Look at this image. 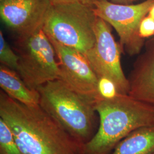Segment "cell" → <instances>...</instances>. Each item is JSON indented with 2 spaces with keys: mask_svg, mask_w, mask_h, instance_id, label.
<instances>
[{
  "mask_svg": "<svg viewBox=\"0 0 154 154\" xmlns=\"http://www.w3.org/2000/svg\"><path fill=\"white\" fill-rule=\"evenodd\" d=\"M0 118L25 154H81V146L41 107L28 106L0 92Z\"/></svg>",
  "mask_w": 154,
  "mask_h": 154,
  "instance_id": "1",
  "label": "cell"
},
{
  "mask_svg": "<svg viewBox=\"0 0 154 154\" xmlns=\"http://www.w3.org/2000/svg\"><path fill=\"white\" fill-rule=\"evenodd\" d=\"M95 109L99 116L97 131L82 144L81 154H109L123 139L135 130L154 126V107L119 94L109 99H98Z\"/></svg>",
  "mask_w": 154,
  "mask_h": 154,
  "instance_id": "2",
  "label": "cell"
},
{
  "mask_svg": "<svg viewBox=\"0 0 154 154\" xmlns=\"http://www.w3.org/2000/svg\"><path fill=\"white\" fill-rule=\"evenodd\" d=\"M39 106L81 145L93 137L95 124V102L78 93L60 79L37 88Z\"/></svg>",
  "mask_w": 154,
  "mask_h": 154,
  "instance_id": "3",
  "label": "cell"
},
{
  "mask_svg": "<svg viewBox=\"0 0 154 154\" xmlns=\"http://www.w3.org/2000/svg\"><path fill=\"white\" fill-rule=\"evenodd\" d=\"M97 18L92 5L51 4L42 29L49 38L85 54L95 44Z\"/></svg>",
  "mask_w": 154,
  "mask_h": 154,
  "instance_id": "4",
  "label": "cell"
},
{
  "mask_svg": "<svg viewBox=\"0 0 154 154\" xmlns=\"http://www.w3.org/2000/svg\"><path fill=\"white\" fill-rule=\"evenodd\" d=\"M16 51L19 61L16 72L29 88H37L59 79L60 70L55 49L42 28L18 36Z\"/></svg>",
  "mask_w": 154,
  "mask_h": 154,
  "instance_id": "5",
  "label": "cell"
},
{
  "mask_svg": "<svg viewBox=\"0 0 154 154\" xmlns=\"http://www.w3.org/2000/svg\"><path fill=\"white\" fill-rule=\"evenodd\" d=\"M154 0H144L137 4H120L108 0H95L96 15L113 27L120 39V44L130 55L139 54L144 39L140 36V22L149 14Z\"/></svg>",
  "mask_w": 154,
  "mask_h": 154,
  "instance_id": "6",
  "label": "cell"
},
{
  "mask_svg": "<svg viewBox=\"0 0 154 154\" xmlns=\"http://www.w3.org/2000/svg\"><path fill=\"white\" fill-rule=\"evenodd\" d=\"M95 32V44L85 55L97 77L109 78L119 94L128 95L130 86L122 67L121 45L116 42L110 25L98 17Z\"/></svg>",
  "mask_w": 154,
  "mask_h": 154,
  "instance_id": "7",
  "label": "cell"
},
{
  "mask_svg": "<svg viewBox=\"0 0 154 154\" xmlns=\"http://www.w3.org/2000/svg\"><path fill=\"white\" fill-rule=\"evenodd\" d=\"M49 39L58 59L59 79L78 93L95 102L98 99V77L86 57L76 50Z\"/></svg>",
  "mask_w": 154,
  "mask_h": 154,
  "instance_id": "8",
  "label": "cell"
},
{
  "mask_svg": "<svg viewBox=\"0 0 154 154\" xmlns=\"http://www.w3.org/2000/svg\"><path fill=\"white\" fill-rule=\"evenodd\" d=\"M51 4L49 0H1V20L18 36L42 28Z\"/></svg>",
  "mask_w": 154,
  "mask_h": 154,
  "instance_id": "9",
  "label": "cell"
},
{
  "mask_svg": "<svg viewBox=\"0 0 154 154\" xmlns=\"http://www.w3.org/2000/svg\"><path fill=\"white\" fill-rule=\"evenodd\" d=\"M128 79V95L154 107V39L136 61Z\"/></svg>",
  "mask_w": 154,
  "mask_h": 154,
  "instance_id": "10",
  "label": "cell"
},
{
  "mask_svg": "<svg viewBox=\"0 0 154 154\" xmlns=\"http://www.w3.org/2000/svg\"><path fill=\"white\" fill-rule=\"evenodd\" d=\"M0 86L9 97L24 105H39L38 90L29 88L16 71L2 65L0 67Z\"/></svg>",
  "mask_w": 154,
  "mask_h": 154,
  "instance_id": "11",
  "label": "cell"
},
{
  "mask_svg": "<svg viewBox=\"0 0 154 154\" xmlns=\"http://www.w3.org/2000/svg\"><path fill=\"white\" fill-rule=\"evenodd\" d=\"M154 153V126L137 129L123 139L109 154Z\"/></svg>",
  "mask_w": 154,
  "mask_h": 154,
  "instance_id": "12",
  "label": "cell"
},
{
  "mask_svg": "<svg viewBox=\"0 0 154 154\" xmlns=\"http://www.w3.org/2000/svg\"><path fill=\"white\" fill-rule=\"evenodd\" d=\"M0 154H25L18 146L9 127L0 118Z\"/></svg>",
  "mask_w": 154,
  "mask_h": 154,
  "instance_id": "13",
  "label": "cell"
},
{
  "mask_svg": "<svg viewBox=\"0 0 154 154\" xmlns=\"http://www.w3.org/2000/svg\"><path fill=\"white\" fill-rule=\"evenodd\" d=\"M19 56L6 41L2 30L0 31V62L2 65L16 71Z\"/></svg>",
  "mask_w": 154,
  "mask_h": 154,
  "instance_id": "14",
  "label": "cell"
},
{
  "mask_svg": "<svg viewBox=\"0 0 154 154\" xmlns=\"http://www.w3.org/2000/svg\"><path fill=\"white\" fill-rule=\"evenodd\" d=\"M97 94V100H98L111 99L121 94L119 93L116 84L110 79L107 77H98Z\"/></svg>",
  "mask_w": 154,
  "mask_h": 154,
  "instance_id": "15",
  "label": "cell"
},
{
  "mask_svg": "<svg viewBox=\"0 0 154 154\" xmlns=\"http://www.w3.org/2000/svg\"><path fill=\"white\" fill-rule=\"evenodd\" d=\"M139 32L143 39L149 38L154 35V20L147 16L140 22Z\"/></svg>",
  "mask_w": 154,
  "mask_h": 154,
  "instance_id": "16",
  "label": "cell"
},
{
  "mask_svg": "<svg viewBox=\"0 0 154 154\" xmlns=\"http://www.w3.org/2000/svg\"><path fill=\"white\" fill-rule=\"evenodd\" d=\"M51 4H57L62 3H69V2H80L88 5H93L95 0H49Z\"/></svg>",
  "mask_w": 154,
  "mask_h": 154,
  "instance_id": "17",
  "label": "cell"
},
{
  "mask_svg": "<svg viewBox=\"0 0 154 154\" xmlns=\"http://www.w3.org/2000/svg\"><path fill=\"white\" fill-rule=\"evenodd\" d=\"M111 2L116 3V4H130L134 1H137L140 0H108Z\"/></svg>",
  "mask_w": 154,
  "mask_h": 154,
  "instance_id": "18",
  "label": "cell"
},
{
  "mask_svg": "<svg viewBox=\"0 0 154 154\" xmlns=\"http://www.w3.org/2000/svg\"><path fill=\"white\" fill-rule=\"evenodd\" d=\"M148 16L150 17H151L152 18H153L154 20V4L152 6L151 9H149Z\"/></svg>",
  "mask_w": 154,
  "mask_h": 154,
  "instance_id": "19",
  "label": "cell"
},
{
  "mask_svg": "<svg viewBox=\"0 0 154 154\" xmlns=\"http://www.w3.org/2000/svg\"></svg>",
  "mask_w": 154,
  "mask_h": 154,
  "instance_id": "20",
  "label": "cell"
},
{
  "mask_svg": "<svg viewBox=\"0 0 154 154\" xmlns=\"http://www.w3.org/2000/svg\"><path fill=\"white\" fill-rule=\"evenodd\" d=\"M0 1H1V0H0Z\"/></svg>",
  "mask_w": 154,
  "mask_h": 154,
  "instance_id": "21",
  "label": "cell"
}]
</instances>
